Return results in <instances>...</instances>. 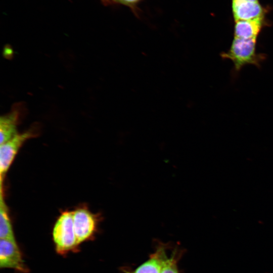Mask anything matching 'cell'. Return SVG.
<instances>
[{"label":"cell","instance_id":"obj_1","mask_svg":"<svg viewBox=\"0 0 273 273\" xmlns=\"http://www.w3.org/2000/svg\"><path fill=\"white\" fill-rule=\"evenodd\" d=\"M256 39H242L234 37L229 50L222 52L223 59L231 60L235 71L239 72L245 65L251 64L259 67L265 57L256 53Z\"/></svg>","mask_w":273,"mask_h":273},{"label":"cell","instance_id":"obj_2","mask_svg":"<svg viewBox=\"0 0 273 273\" xmlns=\"http://www.w3.org/2000/svg\"><path fill=\"white\" fill-rule=\"evenodd\" d=\"M53 239L56 250L60 255L77 251L79 245L74 230L72 211H64L59 216L53 228Z\"/></svg>","mask_w":273,"mask_h":273},{"label":"cell","instance_id":"obj_3","mask_svg":"<svg viewBox=\"0 0 273 273\" xmlns=\"http://www.w3.org/2000/svg\"><path fill=\"white\" fill-rule=\"evenodd\" d=\"M72 212L74 232L79 245L94 237L97 230L99 216L85 207L77 208Z\"/></svg>","mask_w":273,"mask_h":273},{"label":"cell","instance_id":"obj_4","mask_svg":"<svg viewBox=\"0 0 273 273\" xmlns=\"http://www.w3.org/2000/svg\"><path fill=\"white\" fill-rule=\"evenodd\" d=\"M0 267L12 268L22 273L28 271L17 242L1 239Z\"/></svg>","mask_w":273,"mask_h":273},{"label":"cell","instance_id":"obj_5","mask_svg":"<svg viewBox=\"0 0 273 273\" xmlns=\"http://www.w3.org/2000/svg\"><path fill=\"white\" fill-rule=\"evenodd\" d=\"M33 136L30 132L18 133L14 138L0 145L1 180L9 169L15 157L24 142Z\"/></svg>","mask_w":273,"mask_h":273},{"label":"cell","instance_id":"obj_6","mask_svg":"<svg viewBox=\"0 0 273 273\" xmlns=\"http://www.w3.org/2000/svg\"><path fill=\"white\" fill-rule=\"evenodd\" d=\"M235 21L264 17V10L259 0H248L232 4Z\"/></svg>","mask_w":273,"mask_h":273},{"label":"cell","instance_id":"obj_7","mask_svg":"<svg viewBox=\"0 0 273 273\" xmlns=\"http://www.w3.org/2000/svg\"><path fill=\"white\" fill-rule=\"evenodd\" d=\"M264 23V17L235 21L234 37L257 39Z\"/></svg>","mask_w":273,"mask_h":273},{"label":"cell","instance_id":"obj_8","mask_svg":"<svg viewBox=\"0 0 273 273\" xmlns=\"http://www.w3.org/2000/svg\"><path fill=\"white\" fill-rule=\"evenodd\" d=\"M166 245L161 243L149 258L137 267L133 273H161L164 259L167 255Z\"/></svg>","mask_w":273,"mask_h":273},{"label":"cell","instance_id":"obj_9","mask_svg":"<svg viewBox=\"0 0 273 273\" xmlns=\"http://www.w3.org/2000/svg\"><path fill=\"white\" fill-rule=\"evenodd\" d=\"M3 181L1 180L0 197V238L17 242L15 239L8 209L4 201L3 194Z\"/></svg>","mask_w":273,"mask_h":273},{"label":"cell","instance_id":"obj_10","mask_svg":"<svg viewBox=\"0 0 273 273\" xmlns=\"http://www.w3.org/2000/svg\"><path fill=\"white\" fill-rule=\"evenodd\" d=\"M16 115L11 114L2 116L0 119V145L14 138L18 133L16 127Z\"/></svg>","mask_w":273,"mask_h":273},{"label":"cell","instance_id":"obj_11","mask_svg":"<svg viewBox=\"0 0 273 273\" xmlns=\"http://www.w3.org/2000/svg\"><path fill=\"white\" fill-rule=\"evenodd\" d=\"M176 251L172 252L170 256L167 255L164 260L161 273H179L177 262L180 256Z\"/></svg>","mask_w":273,"mask_h":273},{"label":"cell","instance_id":"obj_12","mask_svg":"<svg viewBox=\"0 0 273 273\" xmlns=\"http://www.w3.org/2000/svg\"><path fill=\"white\" fill-rule=\"evenodd\" d=\"M113 2H116L118 3L122 4L127 5H133L141 0H110Z\"/></svg>","mask_w":273,"mask_h":273}]
</instances>
